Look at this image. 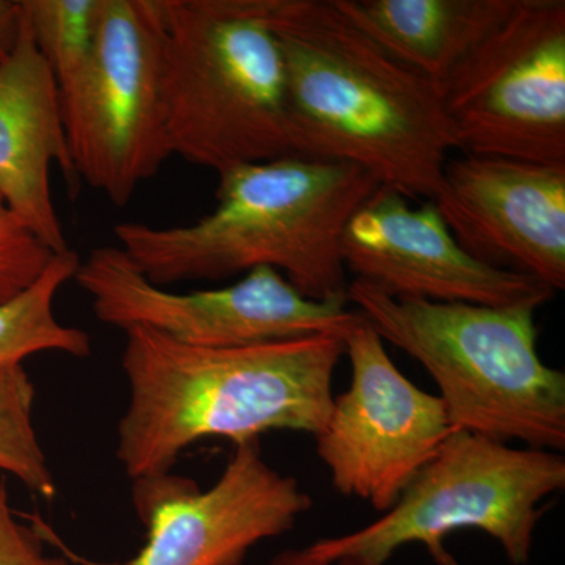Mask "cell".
Segmentation results:
<instances>
[{
  "label": "cell",
  "mask_w": 565,
  "mask_h": 565,
  "mask_svg": "<svg viewBox=\"0 0 565 565\" xmlns=\"http://www.w3.org/2000/svg\"><path fill=\"white\" fill-rule=\"evenodd\" d=\"M36 50L58 95L84 76L95 54L102 0H21Z\"/></svg>",
  "instance_id": "e0dca14e"
},
{
  "label": "cell",
  "mask_w": 565,
  "mask_h": 565,
  "mask_svg": "<svg viewBox=\"0 0 565 565\" xmlns=\"http://www.w3.org/2000/svg\"><path fill=\"white\" fill-rule=\"evenodd\" d=\"M35 386L22 364L0 367V471L52 501L57 482L33 426Z\"/></svg>",
  "instance_id": "ac0fdd59"
},
{
  "label": "cell",
  "mask_w": 565,
  "mask_h": 565,
  "mask_svg": "<svg viewBox=\"0 0 565 565\" xmlns=\"http://www.w3.org/2000/svg\"><path fill=\"white\" fill-rule=\"evenodd\" d=\"M384 343L364 318L345 334L351 385L315 437L334 490L382 514L459 430L444 401L408 381Z\"/></svg>",
  "instance_id": "30bf717a"
},
{
  "label": "cell",
  "mask_w": 565,
  "mask_h": 565,
  "mask_svg": "<svg viewBox=\"0 0 565 565\" xmlns=\"http://www.w3.org/2000/svg\"><path fill=\"white\" fill-rule=\"evenodd\" d=\"M564 487L559 452L456 430L382 519L308 548L323 559L352 556L385 565L404 545L423 544L438 564L456 565L445 539L478 530L500 544L509 563L526 565L545 500Z\"/></svg>",
  "instance_id": "8992f818"
},
{
  "label": "cell",
  "mask_w": 565,
  "mask_h": 565,
  "mask_svg": "<svg viewBox=\"0 0 565 565\" xmlns=\"http://www.w3.org/2000/svg\"><path fill=\"white\" fill-rule=\"evenodd\" d=\"M345 299L429 373L456 429L563 451L565 374L539 355L541 305L397 299L360 280L348 282Z\"/></svg>",
  "instance_id": "277c9868"
},
{
  "label": "cell",
  "mask_w": 565,
  "mask_h": 565,
  "mask_svg": "<svg viewBox=\"0 0 565 565\" xmlns=\"http://www.w3.org/2000/svg\"><path fill=\"white\" fill-rule=\"evenodd\" d=\"M394 61L444 87L516 0H332Z\"/></svg>",
  "instance_id": "9a60e30c"
},
{
  "label": "cell",
  "mask_w": 565,
  "mask_h": 565,
  "mask_svg": "<svg viewBox=\"0 0 565 565\" xmlns=\"http://www.w3.org/2000/svg\"><path fill=\"white\" fill-rule=\"evenodd\" d=\"M340 255L355 280L397 299L542 307L555 294L525 274L479 262L457 243L437 204L412 206L385 185L349 218Z\"/></svg>",
  "instance_id": "7c38bea8"
},
{
  "label": "cell",
  "mask_w": 565,
  "mask_h": 565,
  "mask_svg": "<svg viewBox=\"0 0 565 565\" xmlns=\"http://www.w3.org/2000/svg\"><path fill=\"white\" fill-rule=\"evenodd\" d=\"M54 255L0 195V305L32 286Z\"/></svg>",
  "instance_id": "d6986e66"
},
{
  "label": "cell",
  "mask_w": 565,
  "mask_h": 565,
  "mask_svg": "<svg viewBox=\"0 0 565 565\" xmlns=\"http://www.w3.org/2000/svg\"><path fill=\"white\" fill-rule=\"evenodd\" d=\"M343 355L344 340L333 334L206 349L145 327L125 330L129 394L117 426L118 462L134 482L170 473L185 449L206 438L237 445L270 430L316 437L332 411Z\"/></svg>",
  "instance_id": "6da1fadb"
},
{
  "label": "cell",
  "mask_w": 565,
  "mask_h": 565,
  "mask_svg": "<svg viewBox=\"0 0 565 565\" xmlns=\"http://www.w3.org/2000/svg\"><path fill=\"white\" fill-rule=\"evenodd\" d=\"M81 258L66 250L52 256L43 274L20 296L0 305V367L17 366L40 352H61L76 359L92 355L85 330L65 326L54 311L62 286L74 280Z\"/></svg>",
  "instance_id": "2e32d148"
},
{
  "label": "cell",
  "mask_w": 565,
  "mask_h": 565,
  "mask_svg": "<svg viewBox=\"0 0 565 565\" xmlns=\"http://www.w3.org/2000/svg\"><path fill=\"white\" fill-rule=\"evenodd\" d=\"M132 498L148 534L129 565H241L253 546L291 531L313 505L296 478L264 460L259 438L234 445L204 492L166 473L134 481Z\"/></svg>",
  "instance_id": "8fae6325"
},
{
  "label": "cell",
  "mask_w": 565,
  "mask_h": 565,
  "mask_svg": "<svg viewBox=\"0 0 565 565\" xmlns=\"http://www.w3.org/2000/svg\"><path fill=\"white\" fill-rule=\"evenodd\" d=\"M435 204L479 262L565 288V166L463 152Z\"/></svg>",
  "instance_id": "4fadbf2b"
},
{
  "label": "cell",
  "mask_w": 565,
  "mask_h": 565,
  "mask_svg": "<svg viewBox=\"0 0 565 565\" xmlns=\"http://www.w3.org/2000/svg\"><path fill=\"white\" fill-rule=\"evenodd\" d=\"M266 565H375L360 557L344 556L337 559H323L313 555L308 546L305 548H289L278 553Z\"/></svg>",
  "instance_id": "7402d4cb"
},
{
  "label": "cell",
  "mask_w": 565,
  "mask_h": 565,
  "mask_svg": "<svg viewBox=\"0 0 565 565\" xmlns=\"http://www.w3.org/2000/svg\"><path fill=\"white\" fill-rule=\"evenodd\" d=\"M441 95L459 150L565 166L564 0H516Z\"/></svg>",
  "instance_id": "9c48e42d"
},
{
  "label": "cell",
  "mask_w": 565,
  "mask_h": 565,
  "mask_svg": "<svg viewBox=\"0 0 565 565\" xmlns=\"http://www.w3.org/2000/svg\"><path fill=\"white\" fill-rule=\"evenodd\" d=\"M61 107L76 177L115 206L131 202L173 156L156 0H102L95 54Z\"/></svg>",
  "instance_id": "52a82bcc"
},
{
  "label": "cell",
  "mask_w": 565,
  "mask_h": 565,
  "mask_svg": "<svg viewBox=\"0 0 565 565\" xmlns=\"http://www.w3.org/2000/svg\"><path fill=\"white\" fill-rule=\"evenodd\" d=\"M0 565H71L61 556L47 555L39 534L17 519L3 482H0Z\"/></svg>",
  "instance_id": "ffe728a7"
},
{
  "label": "cell",
  "mask_w": 565,
  "mask_h": 565,
  "mask_svg": "<svg viewBox=\"0 0 565 565\" xmlns=\"http://www.w3.org/2000/svg\"><path fill=\"white\" fill-rule=\"evenodd\" d=\"M379 185L352 163L286 156L218 174L214 210L191 225L122 222L114 233L137 269L162 288L270 267L310 299H343L341 234Z\"/></svg>",
  "instance_id": "3957f363"
},
{
  "label": "cell",
  "mask_w": 565,
  "mask_h": 565,
  "mask_svg": "<svg viewBox=\"0 0 565 565\" xmlns=\"http://www.w3.org/2000/svg\"><path fill=\"white\" fill-rule=\"evenodd\" d=\"M74 280L99 322L145 327L193 348H247L333 334L345 338L363 316L343 299L303 296L270 267H256L233 285L173 292L154 285L118 245L93 248Z\"/></svg>",
  "instance_id": "ba28073f"
},
{
  "label": "cell",
  "mask_w": 565,
  "mask_h": 565,
  "mask_svg": "<svg viewBox=\"0 0 565 565\" xmlns=\"http://www.w3.org/2000/svg\"><path fill=\"white\" fill-rule=\"evenodd\" d=\"M300 156L345 162L408 200L437 202L459 150L441 88L394 61L332 0H273Z\"/></svg>",
  "instance_id": "7a4b0ae2"
},
{
  "label": "cell",
  "mask_w": 565,
  "mask_h": 565,
  "mask_svg": "<svg viewBox=\"0 0 565 565\" xmlns=\"http://www.w3.org/2000/svg\"><path fill=\"white\" fill-rule=\"evenodd\" d=\"M21 0H0V66L17 46L22 25Z\"/></svg>",
  "instance_id": "44dd1931"
},
{
  "label": "cell",
  "mask_w": 565,
  "mask_h": 565,
  "mask_svg": "<svg viewBox=\"0 0 565 565\" xmlns=\"http://www.w3.org/2000/svg\"><path fill=\"white\" fill-rule=\"evenodd\" d=\"M173 154L223 174L300 156L273 0H156Z\"/></svg>",
  "instance_id": "5b68a950"
},
{
  "label": "cell",
  "mask_w": 565,
  "mask_h": 565,
  "mask_svg": "<svg viewBox=\"0 0 565 565\" xmlns=\"http://www.w3.org/2000/svg\"><path fill=\"white\" fill-rule=\"evenodd\" d=\"M52 166L76 178L57 84L24 13L17 46L0 66V195L52 252L63 253L70 247L52 199Z\"/></svg>",
  "instance_id": "5bb4252c"
}]
</instances>
